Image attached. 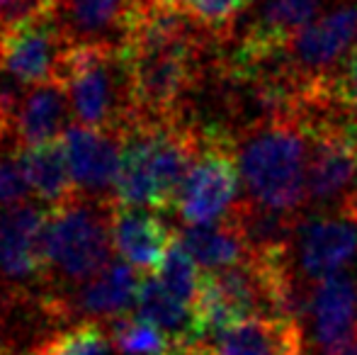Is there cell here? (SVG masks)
Segmentation results:
<instances>
[{
    "label": "cell",
    "instance_id": "1",
    "mask_svg": "<svg viewBox=\"0 0 357 355\" xmlns=\"http://www.w3.org/2000/svg\"><path fill=\"white\" fill-rule=\"evenodd\" d=\"M212 39L216 37L197 27L170 0H139L119 47L132 90L134 122L185 117L190 95L207 73Z\"/></svg>",
    "mask_w": 357,
    "mask_h": 355
},
{
    "label": "cell",
    "instance_id": "2",
    "mask_svg": "<svg viewBox=\"0 0 357 355\" xmlns=\"http://www.w3.org/2000/svg\"><path fill=\"white\" fill-rule=\"evenodd\" d=\"M236 156L243 199L275 214L304 217L309 209V137L299 114H275L243 124L236 132Z\"/></svg>",
    "mask_w": 357,
    "mask_h": 355
},
{
    "label": "cell",
    "instance_id": "3",
    "mask_svg": "<svg viewBox=\"0 0 357 355\" xmlns=\"http://www.w3.org/2000/svg\"><path fill=\"white\" fill-rule=\"evenodd\" d=\"M114 204L151 212H175L183 185L202 149V127L190 119L134 122L122 134Z\"/></svg>",
    "mask_w": 357,
    "mask_h": 355
},
{
    "label": "cell",
    "instance_id": "4",
    "mask_svg": "<svg viewBox=\"0 0 357 355\" xmlns=\"http://www.w3.org/2000/svg\"><path fill=\"white\" fill-rule=\"evenodd\" d=\"M112 212L114 204L80 195L49 209L42 234L44 314L112 263Z\"/></svg>",
    "mask_w": 357,
    "mask_h": 355
},
{
    "label": "cell",
    "instance_id": "5",
    "mask_svg": "<svg viewBox=\"0 0 357 355\" xmlns=\"http://www.w3.org/2000/svg\"><path fill=\"white\" fill-rule=\"evenodd\" d=\"M61 86L80 127L124 134L134 124V105L122 49L114 44H73Z\"/></svg>",
    "mask_w": 357,
    "mask_h": 355
},
{
    "label": "cell",
    "instance_id": "6",
    "mask_svg": "<svg viewBox=\"0 0 357 355\" xmlns=\"http://www.w3.org/2000/svg\"><path fill=\"white\" fill-rule=\"evenodd\" d=\"M241 188L236 134L221 124L202 127V149L180 192L178 217L185 227L219 222L243 199Z\"/></svg>",
    "mask_w": 357,
    "mask_h": 355
},
{
    "label": "cell",
    "instance_id": "7",
    "mask_svg": "<svg viewBox=\"0 0 357 355\" xmlns=\"http://www.w3.org/2000/svg\"><path fill=\"white\" fill-rule=\"evenodd\" d=\"M357 258V212H311L296 222L289 241V263L301 294L311 285L343 273Z\"/></svg>",
    "mask_w": 357,
    "mask_h": 355
},
{
    "label": "cell",
    "instance_id": "8",
    "mask_svg": "<svg viewBox=\"0 0 357 355\" xmlns=\"http://www.w3.org/2000/svg\"><path fill=\"white\" fill-rule=\"evenodd\" d=\"M71 47L59 8L29 15L0 34V71L27 88L61 83Z\"/></svg>",
    "mask_w": 357,
    "mask_h": 355
},
{
    "label": "cell",
    "instance_id": "9",
    "mask_svg": "<svg viewBox=\"0 0 357 355\" xmlns=\"http://www.w3.org/2000/svg\"><path fill=\"white\" fill-rule=\"evenodd\" d=\"M355 47L357 3H340L291 39L280 56V66L309 95L338 71Z\"/></svg>",
    "mask_w": 357,
    "mask_h": 355
},
{
    "label": "cell",
    "instance_id": "10",
    "mask_svg": "<svg viewBox=\"0 0 357 355\" xmlns=\"http://www.w3.org/2000/svg\"><path fill=\"white\" fill-rule=\"evenodd\" d=\"M49 209L34 202L0 209V304L44 294L42 234Z\"/></svg>",
    "mask_w": 357,
    "mask_h": 355
},
{
    "label": "cell",
    "instance_id": "11",
    "mask_svg": "<svg viewBox=\"0 0 357 355\" xmlns=\"http://www.w3.org/2000/svg\"><path fill=\"white\" fill-rule=\"evenodd\" d=\"M301 312L316 355H350L357 351V278L353 273L343 270L311 285Z\"/></svg>",
    "mask_w": 357,
    "mask_h": 355
},
{
    "label": "cell",
    "instance_id": "12",
    "mask_svg": "<svg viewBox=\"0 0 357 355\" xmlns=\"http://www.w3.org/2000/svg\"><path fill=\"white\" fill-rule=\"evenodd\" d=\"M68 171L80 197L114 204L119 166H122V134L71 124L61 137Z\"/></svg>",
    "mask_w": 357,
    "mask_h": 355
},
{
    "label": "cell",
    "instance_id": "13",
    "mask_svg": "<svg viewBox=\"0 0 357 355\" xmlns=\"http://www.w3.org/2000/svg\"><path fill=\"white\" fill-rule=\"evenodd\" d=\"M139 287H142V278L134 266L124 261H112L90 282H85L83 287L68 294L63 302H59L49 312V317L68 319L73 314H83V317L112 319L114 322V319L127 317V314H132V309H137Z\"/></svg>",
    "mask_w": 357,
    "mask_h": 355
},
{
    "label": "cell",
    "instance_id": "14",
    "mask_svg": "<svg viewBox=\"0 0 357 355\" xmlns=\"http://www.w3.org/2000/svg\"><path fill=\"white\" fill-rule=\"evenodd\" d=\"M175 241H178V232H173V227L151 209H132L114 204L112 246L124 263L149 275L153 270L158 273Z\"/></svg>",
    "mask_w": 357,
    "mask_h": 355
},
{
    "label": "cell",
    "instance_id": "15",
    "mask_svg": "<svg viewBox=\"0 0 357 355\" xmlns=\"http://www.w3.org/2000/svg\"><path fill=\"white\" fill-rule=\"evenodd\" d=\"M178 239L185 251L195 258V263L202 268V273L241 266V263L250 261L255 253V246L245 232L243 219H241L238 204L229 217L219 219V222L183 227L178 232Z\"/></svg>",
    "mask_w": 357,
    "mask_h": 355
},
{
    "label": "cell",
    "instance_id": "16",
    "mask_svg": "<svg viewBox=\"0 0 357 355\" xmlns=\"http://www.w3.org/2000/svg\"><path fill=\"white\" fill-rule=\"evenodd\" d=\"M216 355H306L299 319H245L212 338Z\"/></svg>",
    "mask_w": 357,
    "mask_h": 355
},
{
    "label": "cell",
    "instance_id": "17",
    "mask_svg": "<svg viewBox=\"0 0 357 355\" xmlns=\"http://www.w3.org/2000/svg\"><path fill=\"white\" fill-rule=\"evenodd\" d=\"M139 0H59V15L73 44L122 47Z\"/></svg>",
    "mask_w": 357,
    "mask_h": 355
},
{
    "label": "cell",
    "instance_id": "18",
    "mask_svg": "<svg viewBox=\"0 0 357 355\" xmlns=\"http://www.w3.org/2000/svg\"><path fill=\"white\" fill-rule=\"evenodd\" d=\"M71 100L61 83H44L24 90L15 119V144L17 151L42 144L59 142L71 124Z\"/></svg>",
    "mask_w": 357,
    "mask_h": 355
},
{
    "label": "cell",
    "instance_id": "19",
    "mask_svg": "<svg viewBox=\"0 0 357 355\" xmlns=\"http://www.w3.org/2000/svg\"><path fill=\"white\" fill-rule=\"evenodd\" d=\"M137 314L146 322L155 324L173 343H185V346L204 343L202 336H199L192 304L183 302L178 294L170 292L155 275L142 278Z\"/></svg>",
    "mask_w": 357,
    "mask_h": 355
},
{
    "label": "cell",
    "instance_id": "20",
    "mask_svg": "<svg viewBox=\"0 0 357 355\" xmlns=\"http://www.w3.org/2000/svg\"><path fill=\"white\" fill-rule=\"evenodd\" d=\"M20 158H22L24 176L32 188V195L49 209L61 207L78 195L71 171H68L66 149H63L61 139L52 144H42V146L22 149Z\"/></svg>",
    "mask_w": 357,
    "mask_h": 355
},
{
    "label": "cell",
    "instance_id": "21",
    "mask_svg": "<svg viewBox=\"0 0 357 355\" xmlns=\"http://www.w3.org/2000/svg\"><path fill=\"white\" fill-rule=\"evenodd\" d=\"M109 341L122 355H165L173 346V341L155 324L146 322L139 314H127L109 322Z\"/></svg>",
    "mask_w": 357,
    "mask_h": 355
},
{
    "label": "cell",
    "instance_id": "22",
    "mask_svg": "<svg viewBox=\"0 0 357 355\" xmlns=\"http://www.w3.org/2000/svg\"><path fill=\"white\" fill-rule=\"evenodd\" d=\"M109 346L112 341H109L107 328L100 322L85 319L71 328H63L44 338L27 355H107Z\"/></svg>",
    "mask_w": 357,
    "mask_h": 355
},
{
    "label": "cell",
    "instance_id": "23",
    "mask_svg": "<svg viewBox=\"0 0 357 355\" xmlns=\"http://www.w3.org/2000/svg\"><path fill=\"white\" fill-rule=\"evenodd\" d=\"M180 13H185L197 27L224 42L234 29L236 20L255 3V0H170Z\"/></svg>",
    "mask_w": 357,
    "mask_h": 355
},
{
    "label": "cell",
    "instance_id": "24",
    "mask_svg": "<svg viewBox=\"0 0 357 355\" xmlns=\"http://www.w3.org/2000/svg\"><path fill=\"white\" fill-rule=\"evenodd\" d=\"M158 278H160V282L173 294H178L183 302L195 304L197 292H199V278H202V273H199V266L195 263V258L183 248L180 239L173 243V248H170L168 256H165L163 266L158 270Z\"/></svg>",
    "mask_w": 357,
    "mask_h": 355
},
{
    "label": "cell",
    "instance_id": "25",
    "mask_svg": "<svg viewBox=\"0 0 357 355\" xmlns=\"http://www.w3.org/2000/svg\"><path fill=\"white\" fill-rule=\"evenodd\" d=\"M32 188L24 176V166L20 151L3 149L0 151V209L20 207L29 202Z\"/></svg>",
    "mask_w": 357,
    "mask_h": 355
},
{
    "label": "cell",
    "instance_id": "26",
    "mask_svg": "<svg viewBox=\"0 0 357 355\" xmlns=\"http://www.w3.org/2000/svg\"><path fill=\"white\" fill-rule=\"evenodd\" d=\"M328 98L338 107L357 114V47L348 59L340 63V68L328 78Z\"/></svg>",
    "mask_w": 357,
    "mask_h": 355
},
{
    "label": "cell",
    "instance_id": "27",
    "mask_svg": "<svg viewBox=\"0 0 357 355\" xmlns=\"http://www.w3.org/2000/svg\"><path fill=\"white\" fill-rule=\"evenodd\" d=\"M59 0H0V34L29 15L56 10Z\"/></svg>",
    "mask_w": 357,
    "mask_h": 355
},
{
    "label": "cell",
    "instance_id": "28",
    "mask_svg": "<svg viewBox=\"0 0 357 355\" xmlns=\"http://www.w3.org/2000/svg\"><path fill=\"white\" fill-rule=\"evenodd\" d=\"M165 355H216L214 348L209 343H192V346H185V343H173L170 351Z\"/></svg>",
    "mask_w": 357,
    "mask_h": 355
},
{
    "label": "cell",
    "instance_id": "29",
    "mask_svg": "<svg viewBox=\"0 0 357 355\" xmlns=\"http://www.w3.org/2000/svg\"><path fill=\"white\" fill-rule=\"evenodd\" d=\"M350 355H357V351H355V353H350Z\"/></svg>",
    "mask_w": 357,
    "mask_h": 355
}]
</instances>
